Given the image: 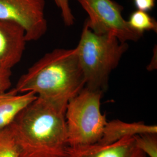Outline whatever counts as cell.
I'll use <instances>...</instances> for the list:
<instances>
[{
	"label": "cell",
	"mask_w": 157,
	"mask_h": 157,
	"mask_svg": "<svg viewBox=\"0 0 157 157\" xmlns=\"http://www.w3.org/2000/svg\"><path fill=\"white\" fill-rule=\"evenodd\" d=\"M135 144L133 137H126L109 144L97 143L69 147L65 157H146Z\"/></svg>",
	"instance_id": "8"
},
{
	"label": "cell",
	"mask_w": 157,
	"mask_h": 157,
	"mask_svg": "<svg viewBox=\"0 0 157 157\" xmlns=\"http://www.w3.org/2000/svg\"><path fill=\"white\" fill-rule=\"evenodd\" d=\"M103 94L84 87L68 102L65 117L69 147L91 145L101 140L107 124L101 111Z\"/></svg>",
	"instance_id": "4"
},
{
	"label": "cell",
	"mask_w": 157,
	"mask_h": 157,
	"mask_svg": "<svg viewBox=\"0 0 157 157\" xmlns=\"http://www.w3.org/2000/svg\"><path fill=\"white\" fill-rule=\"evenodd\" d=\"M128 22L133 30L141 34L147 31L157 32L156 20L147 12L139 10L133 12L130 15Z\"/></svg>",
	"instance_id": "11"
},
{
	"label": "cell",
	"mask_w": 157,
	"mask_h": 157,
	"mask_svg": "<svg viewBox=\"0 0 157 157\" xmlns=\"http://www.w3.org/2000/svg\"><path fill=\"white\" fill-rule=\"evenodd\" d=\"M144 133H157V125H148L143 122L128 123L115 119L107 122L98 143L112 144L126 137H133Z\"/></svg>",
	"instance_id": "10"
},
{
	"label": "cell",
	"mask_w": 157,
	"mask_h": 157,
	"mask_svg": "<svg viewBox=\"0 0 157 157\" xmlns=\"http://www.w3.org/2000/svg\"><path fill=\"white\" fill-rule=\"evenodd\" d=\"M56 6L61 12L63 21L67 26H71L75 22V17L73 16L71 8L69 6V0H53Z\"/></svg>",
	"instance_id": "14"
},
{
	"label": "cell",
	"mask_w": 157,
	"mask_h": 157,
	"mask_svg": "<svg viewBox=\"0 0 157 157\" xmlns=\"http://www.w3.org/2000/svg\"><path fill=\"white\" fill-rule=\"evenodd\" d=\"M25 31L17 23L0 19V69L11 70L25 50Z\"/></svg>",
	"instance_id": "7"
},
{
	"label": "cell",
	"mask_w": 157,
	"mask_h": 157,
	"mask_svg": "<svg viewBox=\"0 0 157 157\" xmlns=\"http://www.w3.org/2000/svg\"><path fill=\"white\" fill-rule=\"evenodd\" d=\"M11 70L0 69V95L6 92L11 86Z\"/></svg>",
	"instance_id": "15"
},
{
	"label": "cell",
	"mask_w": 157,
	"mask_h": 157,
	"mask_svg": "<svg viewBox=\"0 0 157 157\" xmlns=\"http://www.w3.org/2000/svg\"><path fill=\"white\" fill-rule=\"evenodd\" d=\"M65 112L39 97L23 109L10 126L19 157H65L69 147Z\"/></svg>",
	"instance_id": "2"
},
{
	"label": "cell",
	"mask_w": 157,
	"mask_h": 157,
	"mask_svg": "<svg viewBox=\"0 0 157 157\" xmlns=\"http://www.w3.org/2000/svg\"><path fill=\"white\" fill-rule=\"evenodd\" d=\"M154 55L152 56L151 61L150 63V64L148 65L147 69L149 71H151L152 70H154L157 68V64L155 63V62L157 63V51H154Z\"/></svg>",
	"instance_id": "17"
},
{
	"label": "cell",
	"mask_w": 157,
	"mask_h": 157,
	"mask_svg": "<svg viewBox=\"0 0 157 157\" xmlns=\"http://www.w3.org/2000/svg\"><path fill=\"white\" fill-rule=\"evenodd\" d=\"M137 10L148 12L151 11L155 5V0H133Z\"/></svg>",
	"instance_id": "16"
},
{
	"label": "cell",
	"mask_w": 157,
	"mask_h": 157,
	"mask_svg": "<svg viewBox=\"0 0 157 157\" xmlns=\"http://www.w3.org/2000/svg\"><path fill=\"white\" fill-rule=\"evenodd\" d=\"M33 92L16 93L12 90L0 95V130L10 126L19 113L37 98Z\"/></svg>",
	"instance_id": "9"
},
{
	"label": "cell",
	"mask_w": 157,
	"mask_h": 157,
	"mask_svg": "<svg viewBox=\"0 0 157 157\" xmlns=\"http://www.w3.org/2000/svg\"><path fill=\"white\" fill-rule=\"evenodd\" d=\"M85 87L75 48H56L45 54L19 78L12 91L33 92L62 111Z\"/></svg>",
	"instance_id": "1"
},
{
	"label": "cell",
	"mask_w": 157,
	"mask_h": 157,
	"mask_svg": "<svg viewBox=\"0 0 157 157\" xmlns=\"http://www.w3.org/2000/svg\"><path fill=\"white\" fill-rule=\"evenodd\" d=\"M137 147L146 156L157 157V133H144L134 136Z\"/></svg>",
	"instance_id": "13"
},
{
	"label": "cell",
	"mask_w": 157,
	"mask_h": 157,
	"mask_svg": "<svg viewBox=\"0 0 157 157\" xmlns=\"http://www.w3.org/2000/svg\"><path fill=\"white\" fill-rule=\"evenodd\" d=\"M75 49L84 75L85 87L104 93L108 89L110 74L118 67L128 44L115 37L95 33L84 23Z\"/></svg>",
	"instance_id": "3"
},
{
	"label": "cell",
	"mask_w": 157,
	"mask_h": 157,
	"mask_svg": "<svg viewBox=\"0 0 157 157\" xmlns=\"http://www.w3.org/2000/svg\"><path fill=\"white\" fill-rule=\"evenodd\" d=\"M45 0H0V19L21 25L27 42L36 41L47 32Z\"/></svg>",
	"instance_id": "6"
},
{
	"label": "cell",
	"mask_w": 157,
	"mask_h": 157,
	"mask_svg": "<svg viewBox=\"0 0 157 157\" xmlns=\"http://www.w3.org/2000/svg\"><path fill=\"white\" fill-rule=\"evenodd\" d=\"M88 14L85 23L97 34L117 38L121 43L136 42L143 34L133 30L122 15L124 8L112 0H77Z\"/></svg>",
	"instance_id": "5"
},
{
	"label": "cell",
	"mask_w": 157,
	"mask_h": 157,
	"mask_svg": "<svg viewBox=\"0 0 157 157\" xmlns=\"http://www.w3.org/2000/svg\"><path fill=\"white\" fill-rule=\"evenodd\" d=\"M20 150L10 126L0 130V157H19Z\"/></svg>",
	"instance_id": "12"
}]
</instances>
